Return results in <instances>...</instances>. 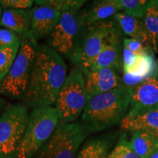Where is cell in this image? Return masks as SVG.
I'll return each instance as SVG.
<instances>
[{
    "label": "cell",
    "instance_id": "1f68e13d",
    "mask_svg": "<svg viewBox=\"0 0 158 158\" xmlns=\"http://www.w3.org/2000/svg\"><path fill=\"white\" fill-rule=\"evenodd\" d=\"M155 4L156 5H157V7H158V1H155Z\"/></svg>",
    "mask_w": 158,
    "mask_h": 158
},
{
    "label": "cell",
    "instance_id": "4fadbf2b",
    "mask_svg": "<svg viewBox=\"0 0 158 158\" xmlns=\"http://www.w3.org/2000/svg\"><path fill=\"white\" fill-rule=\"evenodd\" d=\"M119 66V39L116 29L108 37L99 54L81 71L100 68H110L116 70Z\"/></svg>",
    "mask_w": 158,
    "mask_h": 158
},
{
    "label": "cell",
    "instance_id": "4dcf8cb0",
    "mask_svg": "<svg viewBox=\"0 0 158 158\" xmlns=\"http://www.w3.org/2000/svg\"><path fill=\"white\" fill-rule=\"evenodd\" d=\"M2 15V8L1 5H0V21H1Z\"/></svg>",
    "mask_w": 158,
    "mask_h": 158
},
{
    "label": "cell",
    "instance_id": "9c48e42d",
    "mask_svg": "<svg viewBox=\"0 0 158 158\" xmlns=\"http://www.w3.org/2000/svg\"><path fill=\"white\" fill-rule=\"evenodd\" d=\"M84 27L82 14L78 9L63 12L50 35L48 46L60 55L70 57Z\"/></svg>",
    "mask_w": 158,
    "mask_h": 158
},
{
    "label": "cell",
    "instance_id": "83f0119b",
    "mask_svg": "<svg viewBox=\"0 0 158 158\" xmlns=\"http://www.w3.org/2000/svg\"><path fill=\"white\" fill-rule=\"evenodd\" d=\"M138 55V54L133 52L129 49L124 48L122 59H123V70L124 73H129L130 70L135 64Z\"/></svg>",
    "mask_w": 158,
    "mask_h": 158
},
{
    "label": "cell",
    "instance_id": "ba28073f",
    "mask_svg": "<svg viewBox=\"0 0 158 158\" xmlns=\"http://www.w3.org/2000/svg\"><path fill=\"white\" fill-rule=\"evenodd\" d=\"M110 20L85 26L72 54L69 57L83 70L99 54L110 33L116 29Z\"/></svg>",
    "mask_w": 158,
    "mask_h": 158
},
{
    "label": "cell",
    "instance_id": "6da1fadb",
    "mask_svg": "<svg viewBox=\"0 0 158 158\" xmlns=\"http://www.w3.org/2000/svg\"><path fill=\"white\" fill-rule=\"evenodd\" d=\"M64 59L48 45L37 47L27 92L24 105L33 108L52 107L67 78Z\"/></svg>",
    "mask_w": 158,
    "mask_h": 158
},
{
    "label": "cell",
    "instance_id": "52a82bcc",
    "mask_svg": "<svg viewBox=\"0 0 158 158\" xmlns=\"http://www.w3.org/2000/svg\"><path fill=\"white\" fill-rule=\"evenodd\" d=\"M29 117L24 104L9 105L0 116V158H15Z\"/></svg>",
    "mask_w": 158,
    "mask_h": 158
},
{
    "label": "cell",
    "instance_id": "5bb4252c",
    "mask_svg": "<svg viewBox=\"0 0 158 158\" xmlns=\"http://www.w3.org/2000/svg\"><path fill=\"white\" fill-rule=\"evenodd\" d=\"M120 127L132 133L141 132L158 138V109L133 116H126L120 122Z\"/></svg>",
    "mask_w": 158,
    "mask_h": 158
},
{
    "label": "cell",
    "instance_id": "277c9868",
    "mask_svg": "<svg viewBox=\"0 0 158 158\" xmlns=\"http://www.w3.org/2000/svg\"><path fill=\"white\" fill-rule=\"evenodd\" d=\"M59 119L54 107L33 108L15 158H33L51 137Z\"/></svg>",
    "mask_w": 158,
    "mask_h": 158
},
{
    "label": "cell",
    "instance_id": "8992f818",
    "mask_svg": "<svg viewBox=\"0 0 158 158\" xmlns=\"http://www.w3.org/2000/svg\"><path fill=\"white\" fill-rule=\"evenodd\" d=\"M87 100L84 74L80 68L76 67L67 76L55 103L59 122H76L82 114Z\"/></svg>",
    "mask_w": 158,
    "mask_h": 158
},
{
    "label": "cell",
    "instance_id": "5b68a950",
    "mask_svg": "<svg viewBox=\"0 0 158 158\" xmlns=\"http://www.w3.org/2000/svg\"><path fill=\"white\" fill-rule=\"evenodd\" d=\"M89 134L81 122H59L51 137L33 158H75Z\"/></svg>",
    "mask_w": 158,
    "mask_h": 158
},
{
    "label": "cell",
    "instance_id": "603a6c76",
    "mask_svg": "<svg viewBox=\"0 0 158 158\" xmlns=\"http://www.w3.org/2000/svg\"><path fill=\"white\" fill-rule=\"evenodd\" d=\"M86 1L81 0H37L35 4L37 6L45 5L52 7L61 13L73 9L80 10Z\"/></svg>",
    "mask_w": 158,
    "mask_h": 158
},
{
    "label": "cell",
    "instance_id": "2e32d148",
    "mask_svg": "<svg viewBox=\"0 0 158 158\" xmlns=\"http://www.w3.org/2000/svg\"><path fill=\"white\" fill-rule=\"evenodd\" d=\"M115 136L105 135L85 142L75 158H107L115 142Z\"/></svg>",
    "mask_w": 158,
    "mask_h": 158
},
{
    "label": "cell",
    "instance_id": "8fae6325",
    "mask_svg": "<svg viewBox=\"0 0 158 158\" xmlns=\"http://www.w3.org/2000/svg\"><path fill=\"white\" fill-rule=\"evenodd\" d=\"M82 72L88 99L115 89L123 85L121 78L112 69L100 68Z\"/></svg>",
    "mask_w": 158,
    "mask_h": 158
},
{
    "label": "cell",
    "instance_id": "9a60e30c",
    "mask_svg": "<svg viewBox=\"0 0 158 158\" xmlns=\"http://www.w3.org/2000/svg\"><path fill=\"white\" fill-rule=\"evenodd\" d=\"M122 11L120 0H102L92 4L87 11L82 14L85 26L106 21L110 17Z\"/></svg>",
    "mask_w": 158,
    "mask_h": 158
},
{
    "label": "cell",
    "instance_id": "484cf974",
    "mask_svg": "<svg viewBox=\"0 0 158 158\" xmlns=\"http://www.w3.org/2000/svg\"><path fill=\"white\" fill-rule=\"evenodd\" d=\"M21 39L16 33L13 31L5 28H0V48L14 44Z\"/></svg>",
    "mask_w": 158,
    "mask_h": 158
},
{
    "label": "cell",
    "instance_id": "f1b7e54d",
    "mask_svg": "<svg viewBox=\"0 0 158 158\" xmlns=\"http://www.w3.org/2000/svg\"><path fill=\"white\" fill-rule=\"evenodd\" d=\"M5 101L3 98H0V114L2 113L3 109H5Z\"/></svg>",
    "mask_w": 158,
    "mask_h": 158
},
{
    "label": "cell",
    "instance_id": "e0dca14e",
    "mask_svg": "<svg viewBox=\"0 0 158 158\" xmlns=\"http://www.w3.org/2000/svg\"><path fill=\"white\" fill-rule=\"evenodd\" d=\"M114 19L124 34L143 43L146 46L152 48L149 37L143 22V20L130 16L124 12H119L114 15Z\"/></svg>",
    "mask_w": 158,
    "mask_h": 158
},
{
    "label": "cell",
    "instance_id": "30bf717a",
    "mask_svg": "<svg viewBox=\"0 0 158 158\" xmlns=\"http://www.w3.org/2000/svg\"><path fill=\"white\" fill-rule=\"evenodd\" d=\"M130 107L127 116H133L158 109V80L147 79L141 84L127 87Z\"/></svg>",
    "mask_w": 158,
    "mask_h": 158
},
{
    "label": "cell",
    "instance_id": "4316f807",
    "mask_svg": "<svg viewBox=\"0 0 158 158\" xmlns=\"http://www.w3.org/2000/svg\"><path fill=\"white\" fill-rule=\"evenodd\" d=\"M123 44L124 48L129 49V50L132 51L137 54H143V53L147 52L150 50H152L151 48L146 46L139 41L131 38L124 39Z\"/></svg>",
    "mask_w": 158,
    "mask_h": 158
},
{
    "label": "cell",
    "instance_id": "d6986e66",
    "mask_svg": "<svg viewBox=\"0 0 158 158\" xmlns=\"http://www.w3.org/2000/svg\"><path fill=\"white\" fill-rule=\"evenodd\" d=\"M130 143L139 158H149L158 149L157 137L141 132L133 133Z\"/></svg>",
    "mask_w": 158,
    "mask_h": 158
},
{
    "label": "cell",
    "instance_id": "ffe728a7",
    "mask_svg": "<svg viewBox=\"0 0 158 158\" xmlns=\"http://www.w3.org/2000/svg\"><path fill=\"white\" fill-rule=\"evenodd\" d=\"M143 22L152 50L158 52V7L155 1H152L144 15Z\"/></svg>",
    "mask_w": 158,
    "mask_h": 158
},
{
    "label": "cell",
    "instance_id": "cb8c5ba5",
    "mask_svg": "<svg viewBox=\"0 0 158 158\" xmlns=\"http://www.w3.org/2000/svg\"><path fill=\"white\" fill-rule=\"evenodd\" d=\"M107 158H139L133 151L126 135H122Z\"/></svg>",
    "mask_w": 158,
    "mask_h": 158
},
{
    "label": "cell",
    "instance_id": "3957f363",
    "mask_svg": "<svg viewBox=\"0 0 158 158\" xmlns=\"http://www.w3.org/2000/svg\"><path fill=\"white\" fill-rule=\"evenodd\" d=\"M37 47V40L30 30L23 35L16 58L6 76L0 81V94L14 98H23L29 84Z\"/></svg>",
    "mask_w": 158,
    "mask_h": 158
},
{
    "label": "cell",
    "instance_id": "d4e9b609",
    "mask_svg": "<svg viewBox=\"0 0 158 158\" xmlns=\"http://www.w3.org/2000/svg\"><path fill=\"white\" fill-rule=\"evenodd\" d=\"M32 0H0V5L5 10H24L32 6Z\"/></svg>",
    "mask_w": 158,
    "mask_h": 158
},
{
    "label": "cell",
    "instance_id": "ac0fdd59",
    "mask_svg": "<svg viewBox=\"0 0 158 158\" xmlns=\"http://www.w3.org/2000/svg\"><path fill=\"white\" fill-rule=\"evenodd\" d=\"M0 26L17 35H23L30 30V12L25 10H5L2 15Z\"/></svg>",
    "mask_w": 158,
    "mask_h": 158
},
{
    "label": "cell",
    "instance_id": "7402d4cb",
    "mask_svg": "<svg viewBox=\"0 0 158 158\" xmlns=\"http://www.w3.org/2000/svg\"><path fill=\"white\" fill-rule=\"evenodd\" d=\"M152 1L146 0H120L122 11L127 15L143 19Z\"/></svg>",
    "mask_w": 158,
    "mask_h": 158
},
{
    "label": "cell",
    "instance_id": "7a4b0ae2",
    "mask_svg": "<svg viewBox=\"0 0 158 158\" xmlns=\"http://www.w3.org/2000/svg\"><path fill=\"white\" fill-rule=\"evenodd\" d=\"M130 107L128 88L124 85L87 100L81 122L90 133L108 130L122 122Z\"/></svg>",
    "mask_w": 158,
    "mask_h": 158
},
{
    "label": "cell",
    "instance_id": "f546056e",
    "mask_svg": "<svg viewBox=\"0 0 158 158\" xmlns=\"http://www.w3.org/2000/svg\"><path fill=\"white\" fill-rule=\"evenodd\" d=\"M149 158H158V149L149 156Z\"/></svg>",
    "mask_w": 158,
    "mask_h": 158
},
{
    "label": "cell",
    "instance_id": "44dd1931",
    "mask_svg": "<svg viewBox=\"0 0 158 158\" xmlns=\"http://www.w3.org/2000/svg\"><path fill=\"white\" fill-rule=\"evenodd\" d=\"M21 39L14 44L0 48V81L6 76L16 58Z\"/></svg>",
    "mask_w": 158,
    "mask_h": 158
},
{
    "label": "cell",
    "instance_id": "7c38bea8",
    "mask_svg": "<svg viewBox=\"0 0 158 158\" xmlns=\"http://www.w3.org/2000/svg\"><path fill=\"white\" fill-rule=\"evenodd\" d=\"M31 31L35 38L51 35L58 24L62 13L52 7L45 5L36 6L30 11Z\"/></svg>",
    "mask_w": 158,
    "mask_h": 158
}]
</instances>
